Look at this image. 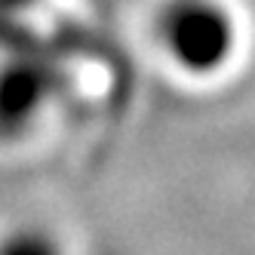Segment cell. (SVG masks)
<instances>
[{"instance_id":"6da1fadb","label":"cell","mask_w":255,"mask_h":255,"mask_svg":"<svg viewBox=\"0 0 255 255\" xmlns=\"http://www.w3.org/2000/svg\"><path fill=\"white\" fill-rule=\"evenodd\" d=\"M22 0H0V12H19Z\"/></svg>"}]
</instances>
